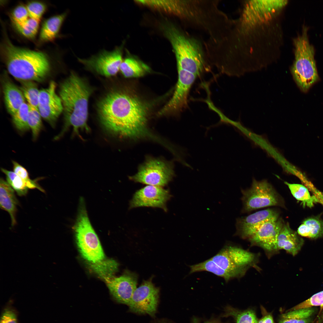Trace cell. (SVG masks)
I'll use <instances>...</instances> for the list:
<instances>
[{"label": "cell", "instance_id": "5b68a950", "mask_svg": "<svg viewBox=\"0 0 323 323\" xmlns=\"http://www.w3.org/2000/svg\"><path fill=\"white\" fill-rule=\"evenodd\" d=\"M160 27L173 47L177 68H201L208 65V60L204 43L198 38L167 20L161 23Z\"/></svg>", "mask_w": 323, "mask_h": 323}, {"label": "cell", "instance_id": "4dcf8cb0", "mask_svg": "<svg viewBox=\"0 0 323 323\" xmlns=\"http://www.w3.org/2000/svg\"><path fill=\"white\" fill-rule=\"evenodd\" d=\"M284 183L287 185L293 196L297 200L301 201L303 205L311 207L315 201V199L311 196L307 188L303 185L298 184H291L287 182Z\"/></svg>", "mask_w": 323, "mask_h": 323}, {"label": "cell", "instance_id": "6da1fadb", "mask_svg": "<svg viewBox=\"0 0 323 323\" xmlns=\"http://www.w3.org/2000/svg\"><path fill=\"white\" fill-rule=\"evenodd\" d=\"M148 106L137 97L126 92L115 90L106 94L97 105L98 117L108 132L124 137L144 136Z\"/></svg>", "mask_w": 323, "mask_h": 323}, {"label": "cell", "instance_id": "74e56055", "mask_svg": "<svg viewBox=\"0 0 323 323\" xmlns=\"http://www.w3.org/2000/svg\"><path fill=\"white\" fill-rule=\"evenodd\" d=\"M26 7L30 18L39 20L45 12L46 8L44 4L37 1L28 3Z\"/></svg>", "mask_w": 323, "mask_h": 323}, {"label": "cell", "instance_id": "44dd1931", "mask_svg": "<svg viewBox=\"0 0 323 323\" xmlns=\"http://www.w3.org/2000/svg\"><path fill=\"white\" fill-rule=\"evenodd\" d=\"M2 89L6 108L12 116L26 100L20 88L9 80L3 81Z\"/></svg>", "mask_w": 323, "mask_h": 323}, {"label": "cell", "instance_id": "3957f363", "mask_svg": "<svg viewBox=\"0 0 323 323\" xmlns=\"http://www.w3.org/2000/svg\"><path fill=\"white\" fill-rule=\"evenodd\" d=\"M93 89L86 81L74 72L60 84L59 96L63 104L64 124L62 131L54 138H60L69 127L73 128V134L82 138L80 130L89 132L87 121L89 98Z\"/></svg>", "mask_w": 323, "mask_h": 323}, {"label": "cell", "instance_id": "83f0119b", "mask_svg": "<svg viewBox=\"0 0 323 323\" xmlns=\"http://www.w3.org/2000/svg\"><path fill=\"white\" fill-rule=\"evenodd\" d=\"M29 109L30 106L25 102L12 115L13 123L21 133H24L30 129L28 123Z\"/></svg>", "mask_w": 323, "mask_h": 323}, {"label": "cell", "instance_id": "8992f818", "mask_svg": "<svg viewBox=\"0 0 323 323\" xmlns=\"http://www.w3.org/2000/svg\"><path fill=\"white\" fill-rule=\"evenodd\" d=\"M308 28L303 26L302 33L294 39L295 60L291 68L293 78L297 86L306 92L319 79L314 59V50L309 43Z\"/></svg>", "mask_w": 323, "mask_h": 323}, {"label": "cell", "instance_id": "603a6c76", "mask_svg": "<svg viewBox=\"0 0 323 323\" xmlns=\"http://www.w3.org/2000/svg\"><path fill=\"white\" fill-rule=\"evenodd\" d=\"M67 15V12L52 16L44 22L40 32L39 40L47 42L53 40L57 36Z\"/></svg>", "mask_w": 323, "mask_h": 323}, {"label": "cell", "instance_id": "ba28073f", "mask_svg": "<svg viewBox=\"0 0 323 323\" xmlns=\"http://www.w3.org/2000/svg\"><path fill=\"white\" fill-rule=\"evenodd\" d=\"M210 258L221 268L229 272L233 278L243 275L248 269L254 265L255 260L253 254L230 245L224 246Z\"/></svg>", "mask_w": 323, "mask_h": 323}, {"label": "cell", "instance_id": "e575fe53", "mask_svg": "<svg viewBox=\"0 0 323 323\" xmlns=\"http://www.w3.org/2000/svg\"><path fill=\"white\" fill-rule=\"evenodd\" d=\"M12 162L13 172L24 181L28 189L37 188L42 192H45L44 189L35 181L30 179L27 171L24 167L15 161H13Z\"/></svg>", "mask_w": 323, "mask_h": 323}, {"label": "cell", "instance_id": "d4e9b609", "mask_svg": "<svg viewBox=\"0 0 323 323\" xmlns=\"http://www.w3.org/2000/svg\"><path fill=\"white\" fill-rule=\"evenodd\" d=\"M297 233L301 236L316 239L323 236V221L318 217L305 220L298 228Z\"/></svg>", "mask_w": 323, "mask_h": 323}, {"label": "cell", "instance_id": "7402d4cb", "mask_svg": "<svg viewBox=\"0 0 323 323\" xmlns=\"http://www.w3.org/2000/svg\"><path fill=\"white\" fill-rule=\"evenodd\" d=\"M317 313L315 307L291 310L281 316L279 323H313Z\"/></svg>", "mask_w": 323, "mask_h": 323}, {"label": "cell", "instance_id": "1f68e13d", "mask_svg": "<svg viewBox=\"0 0 323 323\" xmlns=\"http://www.w3.org/2000/svg\"><path fill=\"white\" fill-rule=\"evenodd\" d=\"M1 170L6 176L7 181L20 196L25 195L28 188L25 182L13 171L1 168Z\"/></svg>", "mask_w": 323, "mask_h": 323}, {"label": "cell", "instance_id": "30bf717a", "mask_svg": "<svg viewBox=\"0 0 323 323\" xmlns=\"http://www.w3.org/2000/svg\"><path fill=\"white\" fill-rule=\"evenodd\" d=\"M123 46L122 44L112 51L103 50L88 58L77 60L88 70L104 77H112L120 70L123 60Z\"/></svg>", "mask_w": 323, "mask_h": 323}, {"label": "cell", "instance_id": "9c48e42d", "mask_svg": "<svg viewBox=\"0 0 323 323\" xmlns=\"http://www.w3.org/2000/svg\"><path fill=\"white\" fill-rule=\"evenodd\" d=\"M242 211L249 212L262 208L272 206L284 207L282 199L272 186L266 181L254 180L251 187L242 190Z\"/></svg>", "mask_w": 323, "mask_h": 323}, {"label": "cell", "instance_id": "d6a6232c", "mask_svg": "<svg viewBox=\"0 0 323 323\" xmlns=\"http://www.w3.org/2000/svg\"><path fill=\"white\" fill-rule=\"evenodd\" d=\"M41 118L38 109L30 106L28 123L30 128L31 130L33 140L37 139L42 128Z\"/></svg>", "mask_w": 323, "mask_h": 323}, {"label": "cell", "instance_id": "ac0fdd59", "mask_svg": "<svg viewBox=\"0 0 323 323\" xmlns=\"http://www.w3.org/2000/svg\"><path fill=\"white\" fill-rule=\"evenodd\" d=\"M285 1H253L246 4L240 19L243 24H251L262 20L287 3Z\"/></svg>", "mask_w": 323, "mask_h": 323}, {"label": "cell", "instance_id": "f546056e", "mask_svg": "<svg viewBox=\"0 0 323 323\" xmlns=\"http://www.w3.org/2000/svg\"><path fill=\"white\" fill-rule=\"evenodd\" d=\"M223 316L233 317L236 323H258V322L255 313L251 309L240 311L228 306Z\"/></svg>", "mask_w": 323, "mask_h": 323}, {"label": "cell", "instance_id": "ffe728a7", "mask_svg": "<svg viewBox=\"0 0 323 323\" xmlns=\"http://www.w3.org/2000/svg\"><path fill=\"white\" fill-rule=\"evenodd\" d=\"M14 190L3 178L0 180V206L1 209L9 214L11 221L12 226L16 224V214L19 201L15 194Z\"/></svg>", "mask_w": 323, "mask_h": 323}, {"label": "cell", "instance_id": "9a60e30c", "mask_svg": "<svg viewBox=\"0 0 323 323\" xmlns=\"http://www.w3.org/2000/svg\"><path fill=\"white\" fill-rule=\"evenodd\" d=\"M170 197L167 190L161 187L148 185L135 193L130 202V208L151 207L165 210L166 202Z\"/></svg>", "mask_w": 323, "mask_h": 323}, {"label": "cell", "instance_id": "60d3db41", "mask_svg": "<svg viewBox=\"0 0 323 323\" xmlns=\"http://www.w3.org/2000/svg\"><path fill=\"white\" fill-rule=\"evenodd\" d=\"M192 323H200L198 320L196 318L193 319ZM204 323H221L217 321L212 320L207 321Z\"/></svg>", "mask_w": 323, "mask_h": 323}, {"label": "cell", "instance_id": "7c38bea8", "mask_svg": "<svg viewBox=\"0 0 323 323\" xmlns=\"http://www.w3.org/2000/svg\"><path fill=\"white\" fill-rule=\"evenodd\" d=\"M159 289L150 280L144 281L134 291L128 305L132 312L153 316L158 305Z\"/></svg>", "mask_w": 323, "mask_h": 323}, {"label": "cell", "instance_id": "d6986e66", "mask_svg": "<svg viewBox=\"0 0 323 323\" xmlns=\"http://www.w3.org/2000/svg\"><path fill=\"white\" fill-rule=\"evenodd\" d=\"M304 242L288 223H284L277 237L276 247L277 251L283 249L294 256L300 250Z\"/></svg>", "mask_w": 323, "mask_h": 323}, {"label": "cell", "instance_id": "277c9868", "mask_svg": "<svg viewBox=\"0 0 323 323\" xmlns=\"http://www.w3.org/2000/svg\"><path fill=\"white\" fill-rule=\"evenodd\" d=\"M1 51L9 73L20 81L41 82L49 73V60L42 52L17 47L7 38L2 43Z\"/></svg>", "mask_w": 323, "mask_h": 323}, {"label": "cell", "instance_id": "f35d334b", "mask_svg": "<svg viewBox=\"0 0 323 323\" xmlns=\"http://www.w3.org/2000/svg\"><path fill=\"white\" fill-rule=\"evenodd\" d=\"M0 323H18L16 311L12 307L7 306L4 309Z\"/></svg>", "mask_w": 323, "mask_h": 323}, {"label": "cell", "instance_id": "4fadbf2b", "mask_svg": "<svg viewBox=\"0 0 323 323\" xmlns=\"http://www.w3.org/2000/svg\"><path fill=\"white\" fill-rule=\"evenodd\" d=\"M56 84L51 81L48 86L40 90L38 109L42 118L52 127L63 111L61 99L56 93Z\"/></svg>", "mask_w": 323, "mask_h": 323}, {"label": "cell", "instance_id": "7a4b0ae2", "mask_svg": "<svg viewBox=\"0 0 323 323\" xmlns=\"http://www.w3.org/2000/svg\"><path fill=\"white\" fill-rule=\"evenodd\" d=\"M220 0H178L175 15L189 27L202 31L208 41L216 42L223 38L230 29L232 21L220 10Z\"/></svg>", "mask_w": 323, "mask_h": 323}, {"label": "cell", "instance_id": "52a82bcc", "mask_svg": "<svg viewBox=\"0 0 323 323\" xmlns=\"http://www.w3.org/2000/svg\"><path fill=\"white\" fill-rule=\"evenodd\" d=\"M76 242L82 256L92 263L103 260L105 255L98 237L88 218L84 199L80 198L77 219L73 226Z\"/></svg>", "mask_w": 323, "mask_h": 323}, {"label": "cell", "instance_id": "d590c367", "mask_svg": "<svg viewBox=\"0 0 323 323\" xmlns=\"http://www.w3.org/2000/svg\"><path fill=\"white\" fill-rule=\"evenodd\" d=\"M319 306L320 311L323 309V290L314 294L309 298L298 304L291 310H296Z\"/></svg>", "mask_w": 323, "mask_h": 323}, {"label": "cell", "instance_id": "836d02e7", "mask_svg": "<svg viewBox=\"0 0 323 323\" xmlns=\"http://www.w3.org/2000/svg\"><path fill=\"white\" fill-rule=\"evenodd\" d=\"M40 20L30 18L21 26H14L19 32L25 37L33 38L36 34Z\"/></svg>", "mask_w": 323, "mask_h": 323}, {"label": "cell", "instance_id": "f1b7e54d", "mask_svg": "<svg viewBox=\"0 0 323 323\" xmlns=\"http://www.w3.org/2000/svg\"><path fill=\"white\" fill-rule=\"evenodd\" d=\"M20 89L28 103L31 106L38 108L40 90L35 82L31 80L20 81Z\"/></svg>", "mask_w": 323, "mask_h": 323}, {"label": "cell", "instance_id": "8d00e7d4", "mask_svg": "<svg viewBox=\"0 0 323 323\" xmlns=\"http://www.w3.org/2000/svg\"><path fill=\"white\" fill-rule=\"evenodd\" d=\"M29 16L26 7L23 5H19L13 10L11 18L14 26H21L28 19Z\"/></svg>", "mask_w": 323, "mask_h": 323}, {"label": "cell", "instance_id": "2e32d148", "mask_svg": "<svg viewBox=\"0 0 323 323\" xmlns=\"http://www.w3.org/2000/svg\"><path fill=\"white\" fill-rule=\"evenodd\" d=\"M137 277L134 273L127 272L118 277L114 276L106 282L109 291L118 302L128 305L137 288Z\"/></svg>", "mask_w": 323, "mask_h": 323}, {"label": "cell", "instance_id": "ab89813d", "mask_svg": "<svg viewBox=\"0 0 323 323\" xmlns=\"http://www.w3.org/2000/svg\"><path fill=\"white\" fill-rule=\"evenodd\" d=\"M258 323H274L272 316L270 315H266L258 322Z\"/></svg>", "mask_w": 323, "mask_h": 323}, {"label": "cell", "instance_id": "484cf974", "mask_svg": "<svg viewBox=\"0 0 323 323\" xmlns=\"http://www.w3.org/2000/svg\"><path fill=\"white\" fill-rule=\"evenodd\" d=\"M190 274L205 271L223 278L226 282L233 279L231 275L216 264L211 258L201 263L190 266Z\"/></svg>", "mask_w": 323, "mask_h": 323}, {"label": "cell", "instance_id": "4316f807", "mask_svg": "<svg viewBox=\"0 0 323 323\" xmlns=\"http://www.w3.org/2000/svg\"><path fill=\"white\" fill-rule=\"evenodd\" d=\"M92 263L93 271L105 281L114 276L118 266L115 261L111 260Z\"/></svg>", "mask_w": 323, "mask_h": 323}, {"label": "cell", "instance_id": "cb8c5ba5", "mask_svg": "<svg viewBox=\"0 0 323 323\" xmlns=\"http://www.w3.org/2000/svg\"><path fill=\"white\" fill-rule=\"evenodd\" d=\"M150 69L146 64L136 58L127 56L123 60L120 70L127 78L142 76L150 71Z\"/></svg>", "mask_w": 323, "mask_h": 323}, {"label": "cell", "instance_id": "5bb4252c", "mask_svg": "<svg viewBox=\"0 0 323 323\" xmlns=\"http://www.w3.org/2000/svg\"><path fill=\"white\" fill-rule=\"evenodd\" d=\"M284 223L278 218L269 220L263 224L247 239L252 244L260 247L268 252L277 251V240Z\"/></svg>", "mask_w": 323, "mask_h": 323}, {"label": "cell", "instance_id": "e0dca14e", "mask_svg": "<svg viewBox=\"0 0 323 323\" xmlns=\"http://www.w3.org/2000/svg\"><path fill=\"white\" fill-rule=\"evenodd\" d=\"M279 214L274 210L267 209L257 211L248 216L237 219L236 234L247 239L266 222L278 218Z\"/></svg>", "mask_w": 323, "mask_h": 323}, {"label": "cell", "instance_id": "8fae6325", "mask_svg": "<svg viewBox=\"0 0 323 323\" xmlns=\"http://www.w3.org/2000/svg\"><path fill=\"white\" fill-rule=\"evenodd\" d=\"M174 174L172 168L165 162L150 159L139 168L138 172L130 177L135 182L157 186L165 185Z\"/></svg>", "mask_w": 323, "mask_h": 323}]
</instances>
